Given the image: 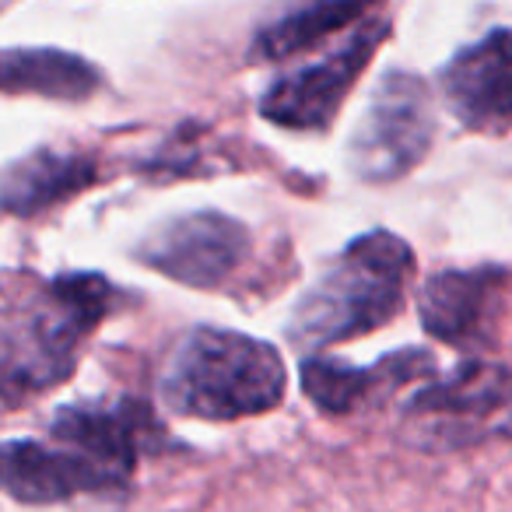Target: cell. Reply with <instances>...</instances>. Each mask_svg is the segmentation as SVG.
Instances as JSON below:
<instances>
[{"instance_id":"11","label":"cell","mask_w":512,"mask_h":512,"mask_svg":"<svg viewBox=\"0 0 512 512\" xmlns=\"http://www.w3.org/2000/svg\"><path fill=\"white\" fill-rule=\"evenodd\" d=\"M435 376V355L425 348H404L383 355L369 369H355L337 358H306L302 362V393L313 400L316 411L330 414V418H351L379 407L386 397L400 390V386L414 383V379Z\"/></svg>"},{"instance_id":"1","label":"cell","mask_w":512,"mask_h":512,"mask_svg":"<svg viewBox=\"0 0 512 512\" xmlns=\"http://www.w3.org/2000/svg\"><path fill=\"white\" fill-rule=\"evenodd\" d=\"M123 292L95 271L57 274L50 281L8 278L0 327V383L4 404L18 407L67 383L85 341L120 309Z\"/></svg>"},{"instance_id":"14","label":"cell","mask_w":512,"mask_h":512,"mask_svg":"<svg viewBox=\"0 0 512 512\" xmlns=\"http://www.w3.org/2000/svg\"><path fill=\"white\" fill-rule=\"evenodd\" d=\"M0 85L8 95H43L57 102H85L99 92L102 71L92 60L50 46H11L0 57Z\"/></svg>"},{"instance_id":"7","label":"cell","mask_w":512,"mask_h":512,"mask_svg":"<svg viewBox=\"0 0 512 512\" xmlns=\"http://www.w3.org/2000/svg\"><path fill=\"white\" fill-rule=\"evenodd\" d=\"M50 439L81 449L127 484L141 456L183 449V442L172 439L148 400L130 393L64 404L50 418Z\"/></svg>"},{"instance_id":"6","label":"cell","mask_w":512,"mask_h":512,"mask_svg":"<svg viewBox=\"0 0 512 512\" xmlns=\"http://www.w3.org/2000/svg\"><path fill=\"white\" fill-rule=\"evenodd\" d=\"M253 256V232L221 211H186L151 228L134 260L186 288H221Z\"/></svg>"},{"instance_id":"5","label":"cell","mask_w":512,"mask_h":512,"mask_svg":"<svg viewBox=\"0 0 512 512\" xmlns=\"http://www.w3.org/2000/svg\"><path fill=\"white\" fill-rule=\"evenodd\" d=\"M390 32L386 18H369L323 60L274 78L256 102L260 116L285 130H327Z\"/></svg>"},{"instance_id":"8","label":"cell","mask_w":512,"mask_h":512,"mask_svg":"<svg viewBox=\"0 0 512 512\" xmlns=\"http://www.w3.org/2000/svg\"><path fill=\"white\" fill-rule=\"evenodd\" d=\"M439 92L453 120L470 134H512V29L498 25L463 46L439 71Z\"/></svg>"},{"instance_id":"10","label":"cell","mask_w":512,"mask_h":512,"mask_svg":"<svg viewBox=\"0 0 512 512\" xmlns=\"http://www.w3.org/2000/svg\"><path fill=\"white\" fill-rule=\"evenodd\" d=\"M127 481L57 439L4 442V491L25 505H57L81 495H113Z\"/></svg>"},{"instance_id":"4","label":"cell","mask_w":512,"mask_h":512,"mask_svg":"<svg viewBox=\"0 0 512 512\" xmlns=\"http://www.w3.org/2000/svg\"><path fill=\"white\" fill-rule=\"evenodd\" d=\"M432 137L435 109L428 85L407 71H386L348 137V165L365 183H393L421 165Z\"/></svg>"},{"instance_id":"9","label":"cell","mask_w":512,"mask_h":512,"mask_svg":"<svg viewBox=\"0 0 512 512\" xmlns=\"http://www.w3.org/2000/svg\"><path fill=\"white\" fill-rule=\"evenodd\" d=\"M505 281L509 271L491 264L432 274L418 292V320L425 334L460 351L488 348L502 313Z\"/></svg>"},{"instance_id":"15","label":"cell","mask_w":512,"mask_h":512,"mask_svg":"<svg viewBox=\"0 0 512 512\" xmlns=\"http://www.w3.org/2000/svg\"><path fill=\"white\" fill-rule=\"evenodd\" d=\"M365 15L369 11L362 4H306V8H292L256 29V36L249 39V60H256V64L288 60L295 53L316 46L320 39L348 29L351 22H362Z\"/></svg>"},{"instance_id":"3","label":"cell","mask_w":512,"mask_h":512,"mask_svg":"<svg viewBox=\"0 0 512 512\" xmlns=\"http://www.w3.org/2000/svg\"><path fill=\"white\" fill-rule=\"evenodd\" d=\"M288 372L278 348L260 337L197 327L176 344L158 376V397L179 418L242 421L285 400Z\"/></svg>"},{"instance_id":"13","label":"cell","mask_w":512,"mask_h":512,"mask_svg":"<svg viewBox=\"0 0 512 512\" xmlns=\"http://www.w3.org/2000/svg\"><path fill=\"white\" fill-rule=\"evenodd\" d=\"M95 179H99V162L85 151L36 148L4 169L0 197H4V211L11 218H36V214L78 197Z\"/></svg>"},{"instance_id":"2","label":"cell","mask_w":512,"mask_h":512,"mask_svg":"<svg viewBox=\"0 0 512 512\" xmlns=\"http://www.w3.org/2000/svg\"><path fill=\"white\" fill-rule=\"evenodd\" d=\"M411 278L414 253L400 235L386 228L355 235L299 295L288 316V341L299 351H323L386 327L404 309Z\"/></svg>"},{"instance_id":"12","label":"cell","mask_w":512,"mask_h":512,"mask_svg":"<svg viewBox=\"0 0 512 512\" xmlns=\"http://www.w3.org/2000/svg\"><path fill=\"white\" fill-rule=\"evenodd\" d=\"M512 411V365L498 362H463L439 383L421 386L407 404V414L432 418L428 425L446 428L439 442H446L449 428H474V439L481 435L477 425H488V418Z\"/></svg>"}]
</instances>
